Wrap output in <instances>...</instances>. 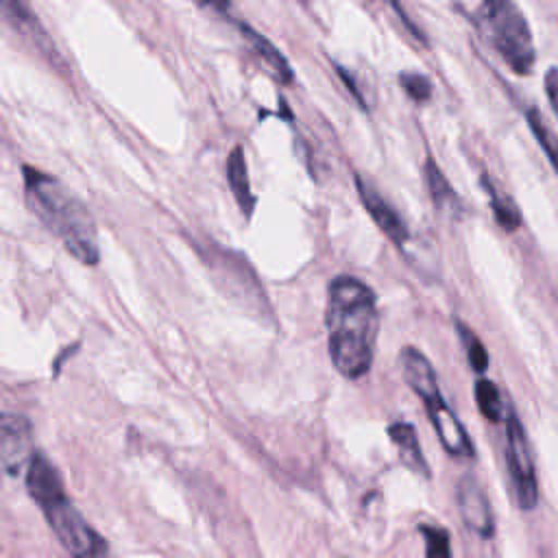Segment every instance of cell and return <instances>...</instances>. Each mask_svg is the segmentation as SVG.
Returning a JSON list of instances; mask_svg holds the SVG:
<instances>
[{
	"label": "cell",
	"instance_id": "52a82bcc",
	"mask_svg": "<svg viewBox=\"0 0 558 558\" xmlns=\"http://www.w3.org/2000/svg\"><path fill=\"white\" fill-rule=\"evenodd\" d=\"M35 453L33 425L22 414L0 412V471L7 475L22 473Z\"/></svg>",
	"mask_w": 558,
	"mask_h": 558
},
{
	"label": "cell",
	"instance_id": "7c38bea8",
	"mask_svg": "<svg viewBox=\"0 0 558 558\" xmlns=\"http://www.w3.org/2000/svg\"><path fill=\"white\" fill-rule=\"evenodd\" d=\"M227 179L231 185V192L240 205V209L244 211V216L253 214L255 207V196L251 192V183H248V174H246V161H244V150L242 146H235L227 159Z\"/></svg>",
	"mask_w": 558,
	"mask_h": 558
},
{
	"label": "cell",
	"instance_id": "d6986e66",
	"mask_svg": "<svg viewBox=\"0 0 558 558\" xmlns=\"http://www.w3.org/2000/svg\"><path fill=\"white\" fill-rule=\"evenodd\" d=\"M458 331H460V338H462V342L466 347V355H469V362H471L473 371L484 373L486 366H488V353H486L482 340L462 323H458Z\"/></svg>",
	"mask_w": 558,
	"mask_h": 558
},
{
	"label": "cell",
	"instance_id": "9c48e42d",
	"mask_svg": "<svg viewBox=\"0 0 558 558\" xmlns=\"http://www.w3.org/2000/svg\"><path fill=\"white\" fill-rule=\"evenodd\" d=\"M355 187L360 192V198L366 207V211L371 214V218L377 222V227L397 244V246H403L410 238L403 220L397 216V211L384 201V196L366 181L362 179L360 174H355Z\"/></svg>",
	"mask_w": 558,
	"mask_h": 558
},
{
	"label": "cell",
	"instance_id": "3957f363",
	"mask_svg": "<svg viewBox=\"0 0 558 558\" xmlns=\"http://www.w3.org/2000/svg\"><path fill=\"white\" fill-rule=\"evenodd\" d=\"M26 490L39 506L52 534L72 558H107L109 543L78 512L54 464L35 449L26 466Z\"/></svg>",
	"mask_w": 558,
	"mask_h": 558
},
{
	"label": "cell",
	"instance_id": "ac0fdd59",
	"mask_svg": "<svg viewBox=\"0 0 558 558\" xmlns=\"http://www.w3.org/2000/svg\"><path fill=\"white\" fill-rule=\"evenodd\" d=\"M421 534L425 538V558H451L449 547V534L442 527L436 525H421Z\"/></svg>",
	"mask_w": 558,
	"mask_h": 558
},
{
	"label": "cell",
	"instance_id": "8992f818",
	"mask_svg": "<svg viewBox=\"0 0 558 558\" xmlns=\"http://www.w3.org/2000/svg\"><path fill=\"white\" fill-rule=\"evenodd\" d=\"M506 462H508V471L514 484L519 506L523 510H532L538 501L536 473H534L527 436L514 408H508L506 412Z\"/></svg>",
	"mask_w": 558,
	"mask_h": 558
},
{
	"label": "cell",
	"instance_id": "44dd1931",
	"mask_svg": "<svg viewBox=\"0 0 558 558\" xmlns=\"http://www.w3.org/2000/svg\"><path fill=\"white\" fill-rule=\"evenodd\" d=\"M545 92H547V98L551 102L554 113L558 116V68H551L545 74Z\"/></svg>",
	"mask_w": 558,
	"mask_h": 558
},
{
	"label": "cell",
	"instance_id": "e0dca14e",
	"mask_svg": "<svg viewBox=\"0 0 558 558\" xmlns=\"http://www.w3.org/2000/svg\"><path fill=\"white\" fill-rule=\"evenodd\" d=\"M488 190H490L488 194H490L493 211H495V218L499 220V225H501L504 229H508V231L517 229L519 222H521V216H519L517 205H514L510 198H506L499 190H495V187H490V185H488Z\"/></svg>",
	"mask_w": 558,
	"mask_h": 558
},
{
	"label": "cell",
	"instance_id": "8fae6325",
	"mask_svg": "<svg viewBox=\"0 0 558 558\" xmlns=\"http://www.w3.org/2000/svg\"><path fill=\"white\" fill-rule=\"evenodd\" d=\"M240 31L244 35V39L251 44L253 52L264 61V65L268 68V72L279 81V83H290L292 81V70L288 65V61L283 59V54L266 39L262 37L257 31H253L246 24H240Z\"/></svg>",
	"mask_w": 558,
	"mask_h": 558
},
{
	"label": "cell",
	"instance_id": "ffe728a7",
	"mask_svg": "<svg viewBox=\"0 0 558 558\" xmlns=\"http://www.w3.org/2000/svg\"><path fill=\"white\" fill-rule=\"evenodd\" d=\"M401 85H403L405 94L410 98H414L416 102H425L432 96V85H429L427 76H423V74L405 72V74H401Z\"/></svg>",
	"mask_w": 558,
	"mask_h": 558
},
{
	"label": "cell",
	"instance_id": "9a60e30c",
	"mask_svg": "<svg viewBox=\"0 0 558 558\" xmlns=\"http://www.w3.org/2000/svg\"><path fill=\"white\" fill-rule=\"evenodd\" d=\"M527 124H530L532 133L536 135L541 148L545 150L547 159L551 161L554 170L558 172V135L554 133L551 126L545 124V120H543V116H541V111L536 107L527 109Z\"/></svg>",
	"mask_w": 558,
	"mask_h": 558
},
{
	"label": "cell",
	"instance_id": "30bf717a",
	"mask_svg": "<svg viewBox=\"0 0 558 558\" xmlns=\"http://www.w3.org/2000/svg\"><path fill=\"white\" fill-rule=\"evenodd\" d=\"M388 436L397 445L403 464L410 466V471L418 473L421 477H429V466H427V462L423 458V451H421V445H418L414 427L410 423H392L388 427Z\"/></svg>",
	"mask_w": 558,
	"mask_h": 558
},
{
	"label": "cell",
	"instance_id": "4fadbf2b",
	"mask_svg": "<svg viewBox=\"0 0 558 558\" xmlns=\"http://www.w3.org/2000/svg\"><path fill=\"white\" fill-rule=\"evenodd\" d=\"M0 13H2V17L9 20L15 28H20L22 33H26V37H31L37 48L50 50V44H48V39H46L44 28L39 26V22L35 20V15H33L24 4L0 0Z\"/></svg>",
	"mask_w": 558,
	"mask_h": 558
},
{
	"label": "cell",
	"instance_id": "5bb4252c",
	"mask_svg": "<svg viewBox=\"0 0 558 558\" xmlns=\"http://www.w3.org/2000/svg\"><path fill=\"white\" fill-rule=\"evenodd\" d=\"M425 179H427L432 201L438 205V209H442V211H458L460 209V203H458V196H456L453 187L449 185V181L442 177V172L438 170V166L432 159L425 161Z\"/></svg>",
	"mask_w": 558,
	"mask_h": 558
},
{
	"label": "cell",
	"instance_id": "2e32d148",
	"mask_svg": "<svg viewBox=\"0 0 558 558\" xmlns=\"http://www.w3.org/2000/svg\"><path fill=\"white\" fill-rule=\"evenodd\" d=\"M475 401L480 412L490 421L497 423L501 418V401H499V390L495 388L493 381L488 379H477L475 381Z\"/></svg>",
	"mask_w": 558,
	"mask_h": 558
},
{
	"label": "cell",
	"instance_id": "6da1fadb",
	"mask_svg": "<svg viewBox=\"0 0 558 558\" xmlns=\"http://www.w3.org/2000/svg\"><path fill=\"white\" fill-rule=\"evenodd\" d=\"M325 325L336 371L347 379L366 375L373 364L379 333L375 292L355 277H336L329 283Z\"/></svg>",
	"mask_w": 558,
	"mask_h": 558
},
{
	"label": "cell",
	"instance_id": "7a4b0ae2",
	"mask_svg": "<svg viewBox=\"0 0 558 558\" xmlns=\"http://www.w3.org/2000/svg\"><path fill=\"white\" fill-rule=\"evenodd\" d=\"M22 172L24 196L31 211L81 264H98L100 248L96 225L87 207L52 174L33 166H24Z\"/></svg>",
	"mask_w": 558,
	"mask_h": 558
},
{
	"label": "cell",
	"instance_id": "277c9868",
	"mask_svg": "<svg viewBox=\"0 0 558 558\" xmlns=\"http://www.w3.org/2000/svg\"><path fill=\"white\" fill-rule=\"evenodd\" d=\"M473 22L486 44L501 57V61L517 74H527L534 65V39L523 11L508 0H486L475 13Z\"/></svg>",
	"mask_w": 558,
	"mask_h": 558
},
{
	"label": "cell",
	"instance_id": "ba28073f",
	"mask_svg": "<svg viewBox=\"0 0 558 558\" xmlns=\"http://www.w3.org/2000/svg\"><path fill=\"white\" fill-rule=\"evenodd\" d=\"M458 506H460V514H462L466 527H471L475 534H480L484 538L493 536V532H495L493 512H490L484 490L480 488V484L473 477L460 480Z\"/></svg>",
	"mask_w": 558,
	"mask_h": 558
},
{
	"label": "cell",
	"instance_id": "5b68a950",
	"mask_svg": "<svg viewBox=\"0 0 558 558\" xmlns=\"http://www.w3.org/2000/svg\"><path fill=\"white\" fill-rule=\"evenodd\" d=\"M401 373L408 386L423 399V405L429 414V421L436 429L440 445L456 458H473V442L466 436V429L462 427V423L456 418L451 408L440 397L436 373L429 360L414 347H403Z\"/></svg>",
	"mask_w": 558,
	"mask_h": 558
}]
</instances>
